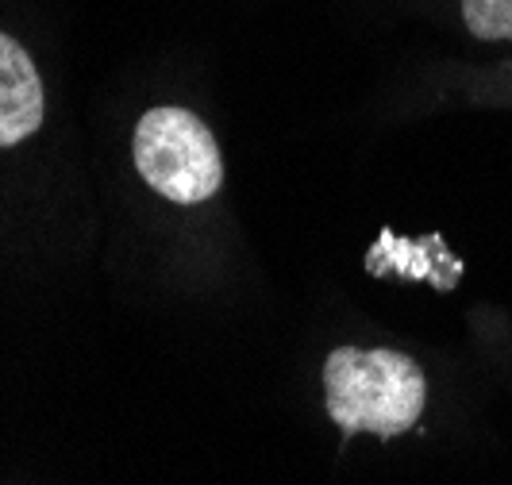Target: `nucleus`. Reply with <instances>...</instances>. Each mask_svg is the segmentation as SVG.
Instances as JSON below:
<instances>
[{
	"instance_id": "nucleus-1",
	"label": "nucleus",
	"mask_w": 512,
	"mask_h": 485,
	"mask_svg": "<svg viewBox=\"0 0 512 485\" xmlns=\"http://www.w3.org/2000/svg\"><path fill=\"white\" fill-rule=\"evenodd\" d=\"M328 416L343 432L401 435L428 401L424 370L389 347H335L324 362Z\"/></svg>"
},
{
	"instance_id": "nucleus-2",
	"label": "nucleus",
	"mask_w": 512,
	"mask_h": 485,
	"mask_svg": "<svg viewBox=\"0 0 512 485\" xmlns=\"http://www.w3.org/2000/svg\"><path fill=\"white\" fill-rule=\"evenodd\" d=\"M135 166L154 193L197 205L224 185V158L201 116L189 108H151L135 128Z\"/></svg>"
},
{
	"instance_id": "nucleus-3",
	"label": "nucleus",
	"mask_w": 512,
	"mask_h": 485,
	"mask_svg": "<svg viewBox=\"0 0 512 485\" xmlns=\"http://www.w3.org/2000/svg\"><path fill=\"white\" fill-rule=\"evenodd\" d=\"M43 124V81L31 54L0 35V147H16Z\"/></svg>"
},
{
	"instance_id": "nucleus-4",
	"label": "nucleus",
	"mask_w": 512,
	"mask_h": 485,
	"mask_svg": "<svg viewBox=\"0 0 512 485\" xmlns=\"http://www.w3.org/2000/svg\"><path fill=\"white\" fill-rule=\"evenodd\" d=\"M462 16L478 39H512V0H462Z\"/></svg>"
}]
</instances>
